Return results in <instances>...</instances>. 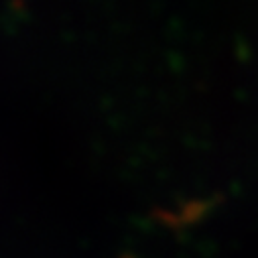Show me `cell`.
I'll return each mask as SVG.
<instances>
[]
</instances>
